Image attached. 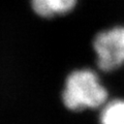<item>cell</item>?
Segmentation results:
<instances>
[{
	"instance_id": "obj_3",
	"label": "cell",
	"mask_w": 124,
	"mask_h": 124,
	"mask_svg": "<svg viewBox=\"0 0 124 124\" xmlns=\"http://www.w3.org/2000/svg\"><path fill=\"white\" fill-rule=\"evenodd\" d=\"M78 0H30L31 8L41 18L63 16L75 8Z\"/></svg>"
},
{
	"instance_id": "obj_4",
	"label": "cell",
	"mask_w": 124,
	"mask_h": 124,
	"mask_svg": "<svg viewBox=\"0 0 124 124\" xmlns=\"http://www.w3.org/2000/svg\"><path fill=\"white\" fill-rule=\"evenodd\" d=\"M100 124H124V100L114 99L103 107Z\"/></svg>"
},
{
	"instance_id": "obj_1",
	"label": "cell",
	"mask_w": 124,
	"mask_h": 124,
	"mask_svg": "<svg viewBox=\"0 0 124 124\" xmlns=\"http://www.w3.org/2000/svg\"><path fill=\"white\" fill-rule=\"evenodd\" d=\"M108 91L94 70L80 68L67 76L62 92V101L68 110L96 108L106 103Z\"/></svg>"
},
{
	"instance_id": "obj_2",
	"label": "cell",
	"mask_w": 124,
	"mask_h": 124,
	"mask_svg": "<svg viewBox=\"0 0 124 124\" xmlns=\"http://www.w3.org/2000/svg\"><path fill=\"white\" fill-rule=\"evenodd\" d=\"M96 64L101 71L111 72L124 65V26L98 32L93 39Z\"/></svg>"
}]
</instances>
